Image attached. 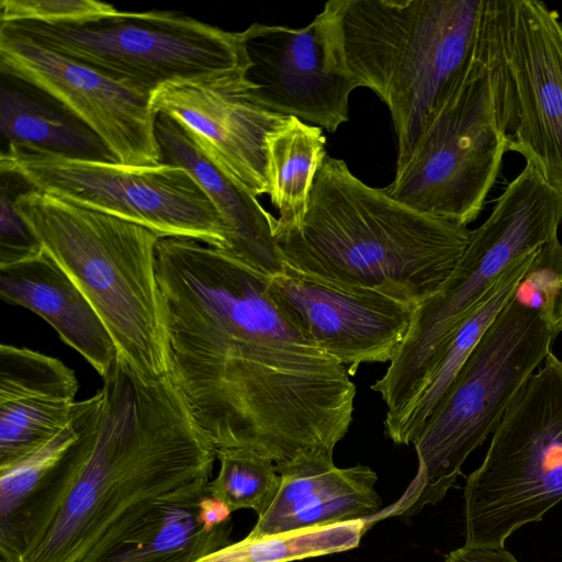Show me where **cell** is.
Here are the masks:
<instances>
[{
    "label": "cell",
    "instance_id": "obj_1",
    "mask_svg": "<svg viewBox=\"0 0 562 562\" xmlns=\"http://www.w3.org/2000/svg\"><path fill=\"white\" fill-rule=\"evenodd\" d=\"M155 267L168 376L214 447L278 468L333 454L356 385L277 304L270 277L186 237H160Z\"/></svg>",
    "mask_w": 562,
    "mask_h": 562
},
{
    "label": "cell",
    "instance_id": "obj_2",
    "mask_svg": "<svg viewBox=\"0 0 562 562\" xmlns=\"http://www.w3.org/2000/svg\"><path fill=\"white\" fill-rule=\"evenodd\" d=\"M102 379L66 496L23 562H80L160 497L211 481L216 448L168 375L146 379L119 353Z\"/></svg>",
    "mask_w": 562,
    "mask_h": 562
},
{
    "label": "cell",
    "instance_id": "obj_3",
    "mask_svg": "<svg viewBox=\"0 0 562 562\" xmlns=\"http://www.w3.org/2000/svg\"><path fill=\"white\" fill-rule=\"evenodd\" d=\"M471 232L396 201L327 155L301 227L274 239L284 266L416 308L452 273Z\"/></svg>",
    "mask_w": 562,
    "mask_h": 562
},
{
    "label": "cell",
    "instance_id": "obj_4",
    "mask_svg": "<svg viewBox=\"0 0 562 562\" xmlns=\"http://www.w3.org/2000/svg\"><path fill=\"white\" fill-rule=\"evenodd\" d=\"M345 60L387 106L396 169L467 69L497 40V0H339Z\"/></svg>",
    "mask_w": 562,
    "mask_h": 562
},
{
    "label": "cell",
    "instance_id": "obj_5",
    "mask_svg": "<svg viewBox=\"0 0 562 562\" xmlns=\"http://www.w3.org/2000/svg\"><path fill=\"white\" fill-rule=\"evenodd\" d=\"M16 207L93 306L119 353L146 379L167 376L155 267L160 236L33 188L18 195Z\"/></svg>",
    "mask_w": 562,
    "mask_h": 562
},
{
    "label": "cell",
    "instance_id": "obj_6",
    "mask_svg": "<svg viewBox=\"0 0 562 562\" xmlns=\"http://www.w3.org/2000/svg\"><path fill=\"white\" fill-rule=\"evenodd\" d=\"M562 193L526 162L496 199L441 288L413 312L408 333L371 389L386 405L384 424L416 401L457 327L521 255L558 236Z\"/></svg>",
    "mask_w": 562,
    "mask_h": 562
},
{
    "label": "cell",
    "instance_id": "obj_7",
    "mask_svg": "<svg viewBox=\"0 0 562 562\" xmlns=\"http://www.w3.org/2000/svg\"><path fill=\"white\" fill-rule=\"evenodd\" d=\"M557 337L538 312L513 296L413 441L418 468L412 483L376 519L414 515L445 497L467 458L493 435Z\"/></svg>",
    "mask_w": 562,
    "mask_h": 562
},
{
    "label": "cell",
    "instance_id": "obj_8",
    "mask_svg": "<svg viewBox=\"0 0 562 562\" xmlns=\"http://www.w3.org/2000/svg\"><path fill=\"white\" fill-rule=\"evenodd\" d=\"M508 124L497 34L493 49L445 98L385 191L416 211L468 226L483 211L502 169Z\"/></svg>",
    "mask_w": 562,
    "mask_h": 562
},
{
    "label": "cell",
    "instance_id": "obj_9",
    "mask_svg": "<svg viewBox=\"0 0 562 562\" xmlns=\"http://www.w3.org/2000/svg\"><path fill=\"white\" fill-rule=\"evenodd\" d=\"M562 501V360L552 351L517 392L464 487L465 544L504 547Z\"/></svg>",
    "mask_w": 562,
    "mask_h": 562
},
{
    "label": "cell",
    "instance_id": "obj_10",
    "mask_svg": "<svg viewBox=\"0 0 562 562\" xmlns=\"http://www.w3.org/2000/svg\"><path fill=\"white\" fill-rule=\"evenodd\" d=\"M0 27L151 94L175 80L249 69L247 30L229 32L173 11L124 12L85 24Z\"/></svg>",
    "mask_w": 562,
    "mask_h": 562
},
{
    "label": "cell",
    "instance_id": "obj_11",
    "mask_svg": "<svg viewBox=\"0 0 562 562\" xmlns=\"http://www.w3.org/2000/svg\"><path fill=\"white\" fill-rule=\"evenodd\" d=\"M0 171L76 205L145 226L160 237H186L225 250L226 226L209 196L182 167L75 159L14 145Z\"/></svg>",
    "mask_w": 562,
    "mask_h": 562
},
{
    "label": "cell",
    "instance_id": "obj_12",
    "mask_svg": "<svg viewBox=\"0 0 562 562\" xmlns=\"http://www.w3.org/2000/svg\"><path fill=\"white\" fill-rule=\"evenodd\" d=\"M250 93L262 108L330 133L349 120L361 82L344 56L339 0L327 1L306 26L254 23L247 29Z\"/></svg>",
    "mask_w": 562,
    "mask_h": 562
},
{
    "label": "cell",
    "instance_id": "obj_13",
    "mask_svg": "<svg viewBox=\"0 0 562 562\" xmlns=\"http://www.w3.org/2000/svg\"><path fill=\"white\" fill-rule=\"evenodd\" d=\"M508 151L562 193V20L539 0H497Z\"/></svg>",
    "mask_w": 562,
    "mask_h": 562
},
{
    "label": "cell",
    "instance_id": "obj_14",
    "mask_svg": "<svg viewBox=\"0 0 562 562\" xmlns=\"http://www.w3.org/2000/svg\"><path fill=\"white\" fill-rule=\"evenodd\" d=\"M0 70L86 124L125 165L162 162L150 94L0 27Z\"/></svg>",
    "mask_w": 562,
    "mask_h": 562
},
{
    "label": "cell",
    "instance_id": "obj_15",
    "mask_svg": "<svg viewBox=\"0 0 562 562\" xmlns=\"http://www.w3.org/2000/svg\"><path fill=\"white\" fill-rule=\"evenodd\" d=\"M271 294L301 331L355 375L362 363L391 362L415 307L359 286L344 285L291 267L269 278Z\"/></svg>",
    "mask_w": 562,
    "mask_h": 562
},
{
    "label": "cell",
    "instance_id": "obj_16",
    "mask_svg": "<svg viewBox=\"0 0 562 562\" xmlns=\"http://www.w3.org/2000/svg\"><path fill=\"white\" fill-rule=\"evenodd\" d=\"M247 69H231L166 82L149 99L196 140L254 196L269 193L266 138L286 116L251 97Z\"/></svg>",
    "mask_w": 562,
    "mask_h": 562
},
{
    "label": "cell",
    "instance_id": "obj_17",
    "mask_svg": "<svg viewBox=\"0 0 562 562\" xmlns=\"http://www.w3.org/2000/svg\"><path fill=\"white\" fill-rule=\"evenodd\" d=\"M102 392L77 401L68 425L44 447L0 469V561L23 562L55 519Z\"/></svg>",
    "mask_w": 562,
    "mask_h": 562
},
{
    "label": "cell",
    "instance_id": "obj_18",
    "mask_svg": "<svg viewBox=\"0 0 562 562\" xmlns=\"http://www.w3.org/2000/svg\"><path fill=\"white\" fill-rule=\"evenodd\" d=\"M79 383L59 359L0 346V469L27 458L69 423Z\"/></svg>",
    "mask_w": 562,
    "mask_h": 562
},
{
    "label": "cell",
    "instance_id": "obj_19",
    "mask_svg": "<svg viewBox=\"0 0 562 562\" xmlns=\"http://www.w3.org/2000/svg\"><path fill=\"white\" fill-rule=\"evenodd\" d=\"M277 470L278 495L248 539L358 519L370 522L380 512L378 476L367 465L338 468L333 454H307Z\"/></svg>",
    "mask_w": 562,
    "mask_h": 562
},
{
    "label": "cell",
    "instance_id": "obj_20",
    "mask_svg": "<svg viewBox=\"0 0 562 562\" xmlns=\"http://www.w3.org/2000/svg\"><path fill=\"white\" fill-rule=\"evenodd\" d=\"M155 130L162 162L184 168L222 217L227 229L223 251L270 278L282 272L272 234L276 217L178 122L157 114Z\"/></svg>",
    "mask_w": 562,
    "mask_h": 562
},
{
    "label": "cell",
    "instance_id": "obj_21",
    "mask_svg": "<svg viewBox=\"0 0 562 562\" xmlns=\"http://www.w3.org/2000/svg\"><path fill=\"white\" fill-rule=\"evenodd\" d=\"M201 482L167 494L104 538L80 562H195L232 543V522L207 528L199 514Z\"/></svg>",
    "mask_w": 562,
    "mask_h": 562
},
{
    "label": "cell",
    "instance_id": "obj_22",
    "mask_svg": "<svg viewBox=\"0 0 562 562\" xmlns=\"http://www.w3.org/2000/svg\"><path fill=\"white\" fill-rule=\"evenodd\" d=\"M0 296L41 316L101 376L117 357L116 346L93 306L45 251L30 261L0 268Z\"/></svg>",
    "mask_w": 562,
    "mask_h": 562
},
{
    "label": "cell",
    "instance_id": "obj_23",
    "mask_svg": "<svg viewBox=\"0 0 562 562\" xmlns=\"http://www.w3.org/2000/svg\"><path fill=\"white\" fill-rule=\"evenodd\" d=\"M4 76L0 132L8 145L75 159L117 161L86 124L36 88Z\"/></svg>",
    "mask_w": 562,
    "mask_h": 562
},
{
    "label": "cell",
    "instance_id": "obj_24",
    "mask_svg": "<svg viewBox=\"0 0 562 562\" xmlns=\"http://www.w3.org/2000/svg\"><path fill=\"white\" fill-rule=\"evenodd\" d=\"M540 247L521 255L506 269L480 304L453 331L416 401L398 418L384 424L385 435L394 443H413L482 336L513 299Z\"/></svg>",
    "mask_w": 562,
    "mask_h": 562
},
{
    "label": "cell",
    "instance_id": "obj_25",
    "mask_svg": "<svg viewBox=\"0 0 562 562\" xmlns=\"http://www.w3.org/2000/svg\"><path fill=\"white\" fill-rule=\"evenodd\" d=\"M325 144L322 127L294 116H286L268 134V194L279 212L272 224L274 238L301 227L316 173L327 156Z\"/></svg>",
    "mask_w": 562,
    "mask_h": 562
},
{
    "label": "cell",
    "instance_id": "obj_26",
    "mask_svg": "<svg viewBox=\"0 0 562 562\" xmlns=\"http://www.w3.org/2000/svg\"><path fill=\"white\" fill-rule=\"evenodd\" d=\"M368 520L358 519L326 526L245 538L232 542L195 562H292L358 547Z\"/></svg>",
    "mask_w": 562,
    "mask_h": 562
},
{
    "label": "cell",
    "instance_id": "obj_27",
    "mask_svg": "<svg viewBox=\"0 0 562 562\" xmlns=\"http://www.w3.org/2000/svg\"><path fill=\"white\" fill-rule=\"evenodd\" d=\"M220 470L209 483L212 497L231 512L252 509L262 516L273 503L281 486L276 463L259 452L237 447L216 449Z\"/></svg>",
    "mask_w": 562,
    "mask_h": 562
},
{
    "label": "cell",
    "instance_id": "obj_28",
    "mask_svg": "<svg viewBox=\"0 0 562 562\" xmlns=\"http://www.w3.org/2000/svg\"><path fill=\"white\" fill-rule=\"evenodd\" d=\"M0 173V268H4L40 257L44 248L16 207L25 181L12 172Z\"/></svg>",
    "mask_w": 562,
    "mask_h": 562
},
{
    "label": "cell",
    "instance_id": "obj_29",
    "mask_svg": "<svg viewBox=\"0 0 562 562\" xmlns=\"http://www.w3.org/2000/svg\"><path fill=\"white\" fill-rule=\"evenodd\" d=\"M1 23L37 22L44 24H85L119 11L110 3L95 0H2Z\"/></svg>",
    "mask_w": 562,
    "mask_h": 562
},
{
    "label": "cell",
    "instance_id": "obj_30",
    "mask_svg": "<svg viewBox=\"0 0 562 562\" xmlns=\"http://www.w3.org/2000/svg\"><path fill=\"white\" fill-rule=\"evenodd\" d=\"M561 288L562 243L555 236L541 245L514 297L538 312L551 325Z\"/></svg>",
    "mask_w": 562,
    "mask_h": 562
},
{
    "label": "cell",
    "instance_id": "obj_31",
    "mask_svg": "<svg viewBox=\"0 0 562 562\" xmlns=\"http://www.w3.org/2000/svg\"><path fill=\"white\" fill-rule=\"evenodd\" d=\"M443 562H519L504 547L464 544L451 551Z\"/></svg>",
    "mask_w": 562,
    "mask_h": 562
},
{
    "label": "cell",
    "instance_id": "obj_32",
    "mask_svg": "<svg viewBox=\"0 0 562 562\" xmlns=\"http://www.w3.org/2000/svg\"><path fill=\"white\" fill-rule=\"evenodd\" d=\"M551 326L558 335L562 331V288L555 303Z\"/></svg>",
    "mask_w": 562,
    "mask_h": 562
},
{
    "label": "cell",
    "instance_id": "obj_33",
    "mask_svg": "<svg viewBox=\"0 0 562 562\" xmlns=\"http://www.w3.org/2000/svg\"><path fill=\"white\" fill-rule=\"evenodd\" d=\"M0 562H2V561H0Z\"/></svg>",
    "mask_w": 562,
    "mask_h": 562
}]
</instances>
